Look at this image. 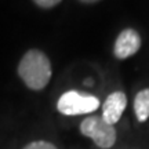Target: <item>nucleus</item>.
<instances>
[{"instance_id":"obj_1","label":"nucleus","mask_w":149,"mask_h":149,"mask_svg":"<svg viewBox=\"0 0 149 149\" xmlns=\"http://www.w3.org/2000/svg\"><path fill=\"white\" fill-rule=\"evenodd\" d=\"M17 73L29 90L42 91L47 87L53 76L51 61L42 50L31 48L19 59Z\"/></svg>"},{"instance_id":"obj_2","label":"nucleus","mask_w":149,"mask_h":149,"mask_svg":"<svg viewBox=\"0 0 149 149\" xmlns=\"http://www.w3.org/2000/svg\"><path fill=\"white\" fill-rule=\"evenodd\" d=\"M101 102L93 94L79 90L65 91L57 101V111L64 116H79L95 112Z\"/></svg>"},{"instance_id":"obj_3","label":"nucleus","mask_w":149,"mask_h":149,"mask_svg":"<svg viewBox=\"0 0 149 149\" xmlns=\"http://www.w3.org/2000/svg\"><path fill=\"white\" fill-rule=\"evenodd\" d=\"M80 133L84 137L90 138L94 144L101 149L112 148L117 138V133L115 126L107 123L102 116H88L84 117L79 126Z\"/></svg>"},{"instance_id":"obj_4","label":"nucleus","mask_w":149,"mask_h":149,"mask_svg":"<svg viewBox=\"0 0 149 149\" xmlns=\"http://www.w3.org/2000/svg\"><path fill=\"white\" fill-rule=\"evenodd\" d=\"M141 48V36L133 28H126L119 33L113 44V55L117 59H127Z\"/></svg>"},{"instance_id":"obj_5","label":"nucleus","mask_w":149,"mask_h":149,"mask_svg":"<svg viewBox=\"0 0 149 149\" xmlns=\"http://www.w3.org/2000/svg\"><path fill=\"white\" fill-rule=\"evenodd\" d=\"M127 107V97L122 91H113L107 97L102 104V119L107 123L115 126L122 119Z\"/></svg>"},{"instance_id":"obj_6","label":"nucleus","mask_w":149,"mask_h":149,"mask_svg":"<svg viewBox=\"0 0 149 149\" xmlns=\"http://www.w3.org/2000/svg\"><path fill=\"white\" fill-rule=\"evenodd\" d=\"M134 113L139 123H145L149 119V88H142L134 98Z\"/></svg>"},{"instance_id":"obj_7","label":"nucleus","mask_w":149,"mask_h":149,"mask_svg":"<svg viewBox=\"0 0 149 149\" xmlns=\"http://www.w3.org/2000/svg\"><path fill=\"white\" fill-rule=\"evenodd\" d=\"M22 149H58L54 144L44 141V139H37V141H32L26 144Z\"/></svg>"},{"instance_id":"obj_8","label":"nucleus","mask_w":149,"mask_h":149,"mask_svg":"<svg viewBox=\"0 0 149 149\" xmlns=\"http://www.w3.org/2000/svg\"><path fill=\"white\" fill-rule=\"evenodd\" d=\"M62 0H33V3L42 8H53L57 4H59Z\"/></svg>"},{"instance_id":"obj_9","label":"nucleus","mask_w":149,"mask_h":149,"mask_svg":"<svg viewBox=\"0 0 149 149\" xmlns=\"http://www.w3.org/2000/svg\"><path fill=\"white\" fill-rule=\"evenodd\" d=\"M81 3H86V4H93V3H98V1H101V0H79Z\"/></svg>"}]
</instances>
